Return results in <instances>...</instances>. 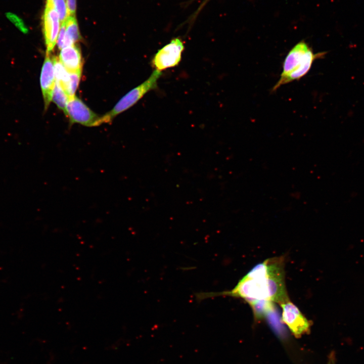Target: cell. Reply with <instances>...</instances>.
<instances>
[{"instance_id": "277c9868", "label": "cell", "mask_w": 364, "mask_h": 364, "mask_svg": "<svg viewBox=\"0 0 364 364\" xmlns=\"http://www.w3.org/2000/svg\"><path fill=\"white\" fill-rule=\"evenodd\" d=\"M184 49L181 39L179 37L172 39L154 55L151 61L152 66L159 71L177 66L181 60Z\"/></svg>"}, {"instance_id": "7c38bea8", "label": "cell", "mask_w": 364, "mask_h": 364, "mask_svg": "<svg viewBox=\"0 0 364 364\" xmlns=\"http://www.w3.org/2000/svg\"><path fill=\"white\" fill-rule=\"evenodd\" d=\"M69 96L56 82L52 95V100L57 107L66 115V106Z\"/></svg>"}, {"instance_id": "9c48e42d", "label": "cell", "mask_w": 364, "mask_h": 364, "mask_svg": "<svg viewBox=\"0 0 364 364\" xmlns=\"http://www.w3.org/2000/svg\"><path fill=\"white\" fill-rule=\"evenodd\" d=\"M58 58L69 72L82 71L83 61L81 51L76 44L62 48Z\"/></svg>"}, {"instance_id": "2e32d148", "label": "cell", "mask_w": 364, "mask_h": 364, "mask_svg": "<svg viewBox=\"0 0 364 364\" xmlns=\"http://www.w3.org/2000/svg\"><path fill=\"white\" fill-rule=\"evenodd\" d=\"M66 1L68 16H75L76 0H66Z\"/></svg>"}, {"instance_id": "30bf717a", "label": "cell", "mask_w": 364, "mask_h": 364, "mask_svg": "<svg viewBox=\"0 0 364 364\" xmlns=\"http://www.w3.org/2000/svg\"><path fill=\"white\" fill-rule=\"evenodd\" d=\"M65 24L63 48L76 44L81 38L75 16H68L65 21Z\"/></svg>"}, {"instance_id": "ac0fdd59", "label": "cell", "mask_w": 364, "mask_h": 364, "mask_svg": "<svg viewBox=\"0 0 364 364\" xmlns=\"http://www.w3.org/2000/svg\"><path fill=\"white\" fill-rule=\"evenodd\" d=\"M209 1V0H205V1H204V2L202 4V5H201L200 7H199V8L198 9V10H199V11H200V10H201V9H202V8H203V6H204Z\"/></svg>"}, {"instance_id": "e0dca14e", "label": "cell", "mask_w": 364, "mask_h": 364, "mask_svg": "<svg viewBox=\"0 0 364 364\" xmlns=\"http://www.w3.org/2000/svg\"><path fill=\"white\" fill-rule=\"evenodd\" d=\"M328 364H335V356L333 354V353H331V355L330 356Z\"/></svg>"}, {"instance_id": "4fadbf2b", "label": "cell", "mask_w": 364, "mask_h": 364, "mask_svg": "<svg viewBox=\"0 0 364 364\" xmlns=\"http://www.w3.org/2000/svg\"><path fill=\"white\" fill-rule=\"evenodd\" d=\"M58 12L61 23L65 22L68 16L66 0H51Z\"/></svg>"}, {"instance_id": "8fae6325", "label": "cell", "mask_w": 364, "mask_h": 364, "mask_svg": "<svg viewBox=\"0 0 364 364\" xmlns=\"http://www.w3.org/2000/svg\"><path fill=\"white\" fill-rule=\"evenodd\" d=\"M53 59L54 65L56 82L68 96L70 82L69 72L60 62L58 57L53 56Z\"/></svg>"}, {"instance_id": "5b68a950", "label": "cell", "mask_w": 364, "mask_h": 364, "mask_svg": "<svg viewBox=\"0 0 364 364\" xmlns=\"http://www.w3.org/2000/svg\"><path fill=\"white\" fill-rule=\"evenodd\" d=\"M66 116L69 118L70 125L74 123H79L92 127L101 124V116L94 113L75 96L69 97Z\"/></svg>"}, {"instance_id": "ba28073f", "label": "cell", "mask_w": 364, "mask_h": 364, "mask_svg": "<svg viewBox=\"0 0 364 364\" xmlns=\"http://www.w3.org/2000/svg\"><path fill=\"white\" fill-rule=\"evenodd\" d=\"M40 84L44 101V110H47L52 100V95L56 84L54 65L51 52L46 51L41 68Z\"/></svg>"}, {"instance_id": "8992f818", "label": "cell", "mask_w": 364, "mask_h": 364, "mask_svg": "<svg viewBox=\"0 0 364 364\" xmlns=\"http://www.w3.org/2000/svg\"><path fill=\"white\" fill-rule=\"evenodd\" d=\"M280 305L282 320L295 336L299 337L309 331L310 323L289 299Z\"/></svg>"}, {"instance_id": "6da1fadb", "label": "cell", "mask_w": 364, "mask_h": 364, "mask_svg": "<svg viewBox=\"0 0 364 364\" xmlns=\"http://www.w3.org/2000/svg\"><path fill=\"white\" fill-rule=\"evenodd\" d=\"M219 296L241 298L249 304L258 301L281 303L288 299L285 284L283 259H267L253 267L231 290L202 292L196 295L198 300Z\"/></svg>"}, {"instance_id": "5bb4252c", "label": "cell", "mask_w": 364, "mask_h": 364, "mask_svg": "<svg viewBox=\"0 0 364 364\" xmlns=\"http://www.w3.org/2000/svg\"><path fill=\"white\" fill-rule=\"evenodd\" d=\"M82 71L69 72L70 82L68 91L69 97L75 96V93L78 87Z\"/></svg>"}, {"instance_id": "3957f363", "label": "cell", "mask_w": 364, "mask_h": 364, "mask_svg": "<svg viewBox=\"0 0 364 364\" xmlns=\"http://www.w3.org/2000/svg\"><path fill=\"white\" fill-rule=\"evenodd\" d=\"M161 75V71L154 70L147 80L127 93L111 110L101 116V124L110 122L115 116L133 106L146 94L157 87L158 80Z\"/></svg>"}, {"instance_id": "52a82bcc", "label": "cell", "mask_w": 364, "mask_h": 364, "mask_svg": "<svg viewBox=\"0 0 364 364\" xmlns=\"http://www.w3.org/2000/svg\"><path fill=\"white\" fill-rule=\"evenodd\" d=\"M42 23L47 51L51 52L57 42L61 21L59 14L51 0H46Z\"/></svg>"}, {"instance_id": "9a60e30c", "label": "cell", "mask_w": 364, "mask_h": 364, "mask_svg": "<svg viewBox=\"0 0 364 364\" xmlns=\"http://www.w3.org/2000/svg\"><path fill=\"white\" fill-rule=\"evenodd\" d=\"M7 17L21 32L25 33L28 32V29L24 23L18 16L13 13H8Z\"/></svg>"}, {"instance_id": "7a4b0ae2", "label": "cell", "mask_w": 364, "mask_h": 364, "mask_svg": "<svg viewBox=\"0 0 364 364\" xmlns=\"http://www.w3.org/2000/svg\"><path fill=\"white\" fill-rule=\"evenodd\" d=\"M326 53L324 52L314 53L304 41L297 43L286 56L280 78L272 87V92H275L283 85L299 80L309 72L314 61L323 58Z\"/></svg>"}]
</instances>
